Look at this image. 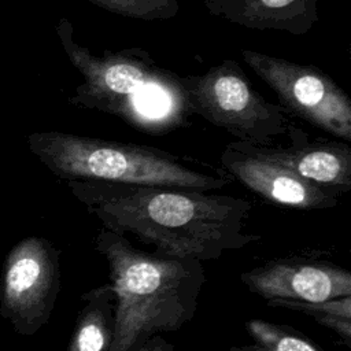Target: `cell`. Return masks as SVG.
Segmentation results:
<instances>
[{"label":"cell","instance_id":"obj_17","mask_svg":"<svg viewBox=\"0 0 351 351\" xmlns=\"http://www.w3.org/2000/svg\"><path fill=\"white\" fill-rule=\"evenodd\" d=\"M229 351H243V350H241V347H240V346H239V347H236V346H234V347H230V348H229Z\"/></svg>","mask_w":351,"mask_h":351},{"label":"cell","instance_id":"obj_1","mask_svg":"<svg viewBox=\"0 0 351 351\" xmlns=\"http://www.w3.org/2000/svg\"><path fill=\"white\" fill-rule=\"evenodd\" d=\"M67 185L103 228L134 237L159 256L215 261L261 240L245 232L252 204L241 197L95 180Z\"/></svg>","mask_w":351,"mask_h":351},{"label":"cell","instance_id":"obj_2","mask_svg":"<svg viewBox=\"0 0 351 351\" xmlns=\"http://www.w3.org/2000/svg\"><path fill=\"white\" fill-rule=\"evenodd\" d=\"M56 32L70 62L84 77L69 99L73 106L114 115L151 136L191 125L181 75L160 67L148 51L122 48L95 55L74 40L67 18L59 21Z\"/></svg>","mask_w":351,"mask_h":351},{"label":"cell","instance_id":"obj_14","mask_svg":"<svg viewBox=\"0 0 351 351\" xmlns=\"http://www.w3.org/2000/svg\"><path fill=\"white\" fill-rule=\"evenodd\" d=\"M245 330L252 344L240 346L243 351H321L298 330L263 319H250Z\"/></svg>","mask_w":351,"mask_h":351},{"label":"cell","instance_id":"obj_3","mask_svg":"<svg viewBox=\"0 0 351 351\" xmlns=\"http://www.w3.org/2000/svg\"><path fill=\"white\" fill-rule=\"evenodd\" d=\"M95 244L107 261L115 293L108 351H137L151 336L180 330L195 317L206 282L200 261L143 251L106 228Z\"/></svg>","mask_w":351,"mask_h":351},{"label":"cell","instance_id":"obj_15","mask_svg":"<svg viewBox=\"0 0 351 351\" xmlns=\"http://www.w3.org/2000/svg\"><path fill=\"white\" fill-rule=\"evenodd\" d=\"M117 15L141 21H165L180 11L178 0H88Z\"/></svg>","mask_w":351,"mask_h":351},{"label":"cell","instance_id":"obj_5","mask_svg":"<svg viewBox=\"0 0 351 351\" xmlns=\"http://www.w3.org/2000/svg\"><path fill=\"white\" fill-rule=\"evenodd\" d=\"M181 84L191 114L226 130L237 141L267 147L287 133V111L255 90L233 59L203 74L181 75Z\"/></svg>","mask_w":351,"mask_h":351},{"label":"cell","instance_id":"obj_12","mask_svg":"<svg viewBox=\"0 0 351 351\" xmlns=\"http://www.w3.org/2000/svg\"><path fill=\"white\" fill-rule=\"evenodd\" d=\"M81 300L82 307L66 351H108L115 325V293L111 284L89 289Z\"/></svg>","mask_w":351,"mask_h":351},{"label":"cell","instance_id":"obj_6","mask_svg":"<svg viewBox=\"0 0 351 351\" xmlns=\"http://www.w3.org/2000/svg\"><path fill=\"white\" fill-rule=\"evenodd\" d=\"M241 58L277 95L287 114L333 137L351 140V99L326 73L254 49H241Z\"/></svg>","mask_w":351,"mask_h":351},{"label":"cell","instance_id":"obj_7","mask_svg":"<svg viewBox=\"0 0 351 351\" xmlns=\"http://www.w3.org/2000/svg\"><path fill=\"white\" fill-rule=\"evenodd\" d=\"M60 252L43 237H26L8 252L0 282V314L32 336L51 318L60 289Z\"/></svg>","mask_w":351,"mask_h":351},{"label":"cell","instance_id":"obj_16","mask_svg":"<svg viewBox=\"0 0 351 351\" xmlns=\"http://www.w3.org/2000/svg\"><path fill=\"white\" fill-rule=\"evenodd\" d=\"M137 351H177L176 346L160 335L151 336Z\"/></svg>","mask_w":351,"mask_h":351},{"label":"cell","instance_id":"obj_8","mask_svg":"<svg viewBox=\"0 0 351 351\" xmlns=\"http://www.w3.org/2000/svg\"><path fill=\"white\" fill-rule=\"evenodd\" d=\"M219 162L230 178L271 204L295 210H325L336 207L341 197L340 193L319 186L258 154L250 143H229Z\"/></svg>","mask_w":351,"mask_h":351},{"label":"cell","instance_id":"obj_11","mask_svg":"<svg viewBox=\"0 0 351 351\" xmlns=\"http://www.w3.org/2000/svg\"><path fill=\"white\" fill-rule=\"evenodd\" d=\"M219 19L254 30L308 33L318 22V0H200Z\"/></svg>","mask_w":351,"mask_h":351},{"label":"cell","instance_id":"obj_4","mask_svg":"<svg viewBox=\"0 0 351 351\" xmlns=\"http://www.w3.org/2000/svg\"><path fill=\"white\" fill-rule=\"evenodd\" d=\"M29 144L38 159L66 181L95 180L200 192L221 189L230 181L229 176L202 171L156 147L60 132L34 133Z\"/></svg>","mask_w":351,"mask_h":351},{"label":"cell","instance_id":"obj_10","mask_svg":"<svg viewBox=\"0 0 351 351\" xmlns=\"http://www.w3.org/2000/svg\"><path fill=\"white\" fill-rule=\"evenodd\" d=\"M285 136L289 145H252L254 149L299 174L300 177L340 195L351 189V148L347 143L313 138L292 121Z\"/></svg>","mask_w":351,"mask_h":351},{"label":"cell","instance_id":"obj_13","mask_svg":"<svg viewBox=\"0 0 351 351\" xmlns=\"http://www.w3.org/2000/svg\"><path fill=\"white\" fill-rule=\"evenodd\" d=\"M266 303L269 307L287 308L308 315L322 326L335 332L348 347L351 346V296L325 302L270 299L266 300Z\"/></svg>","mask_w":351,"mask_h":351},{"label":"cell","instance_id":"obj_9","mask_svg":"<svg viewBox=\"0 0 351 351\" xmlns=\"http://www.w3.org/2000/svg\"><path fill=\"white\" fill-rule=\"evenodd\" d=\"M245 288L265 300L325 302L351 296V274L330 262L274 259L240 274Z\"/></svg>","mask_w":351,"mask_h":351}]
</instances>
